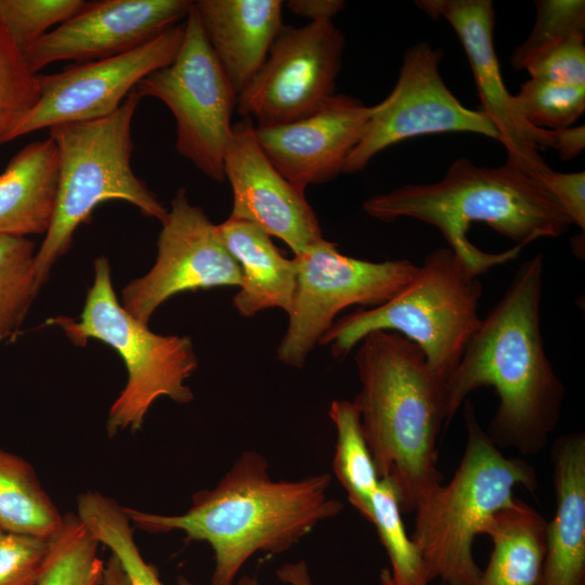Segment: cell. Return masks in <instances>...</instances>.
Here are the masks:
<instances>
[{"mask_svg":"<svg viewBox=\"0 0 585 585\" xmlns=\"http://www.w3.org/2000/svg\"><path fill=\"white\" fill-rule=\"evenodd\" d=\"M466 443L452 479L440 484L415 507L411 535L422 562L426 581L473 585L481 569L473 558V541L489 519L515 498L516 487L534 493V467L506 456L479 422L472 402L463 403Z\"/></svg>","mask_w":585,"mask_h":585,"instance_id":"5b68a950","label":"cell"},{"mask_svg":"<svg viewBox=\"0 0 585 585\" xmlns=\"http://www.w3.org/2000/svg\"><path fill=\"white\" fill-rule=\"evenodd\" d=\"M432 20H445L456 32L472 69L482 109L498 132L507 161L541 179L551 170L540 148L556 150L567 161L585 146L584 126L552 131L528 123L508 92L494 47L495 12L491 0H417Z\"/></svg>","mask_w":585,"mask_h":585,"instance_id":"8fae6325","label":"cell"},{"mask_svg":"<svg viewBox=\"0 0 585 585\" xmlns=\"http://www.w3.org/2000/svg\"><path fill=\"white\" fill-rule=\"evenodd\" d=\"M58 185V154L49 136L20 150L0 173V235L46 234Z\"/></svg>","mask_w":585,"mask_h":585,"instance_id":"7402d4cb","label":"cell"},{"mask_svg":"<svg viewBox=\"0 0 585 585\" xmlns=\"http://www.w3.org/2000/svg\"><path fill=\"white\" fill-rule=\"evenodd\" d=\"M296 289L287 329L277 347L278 361L302 368L309 354L351 306L375 308L399 295L418 265L407 259L374 262L341 253L325 238L295 256Z\"/></svg>","mask_w":585,"mask_h":585,"instance_id":"30bf717a","label":"cell"},{"mask_svg":"<svg viewBox=\"0 0 585 585\" xmlns=\"http://www.w3.org/2000/svg\"><path fill=\"white\" fill-rule=\"evenodd\" d=\"M534 26L511 54V65H525L551 47L576 35H585L584 0H537Z\"/></svg>","mask_w":585,"mask_h":585,"instance_id":"1f68e13d","label":"cell"},{"mask_svg":"<svg viewBox=\"0 0 585 585\" xmlns=\"http://www.w3.org/2000/svg\"><path fill=\"white\" fill-rule=\"evenodd\" d=\"M47 324L57 326L75 346L95 339L112 347L122 359L127 382L113 402L106 420L107 435L125 429L138 431L159 398L186 404L194 394L185 381L198 366L188 336L153 333L148 324L133 317L117 299L107 257L94 260V280L79 320L55 316Z\"/></svg>","mask_w":585,"mask_h":585,"instance_id":"ba28073f","label":"cell"},{"mask_svg":"<svg viewBox=\"0 0 585 585\" xmlns=\"http://www.w3.org/2000/svg\"><path fill=\"white\" fill-rule=\"evenodd\" d=\"M482 294L479 277L450 247L435 248L399 295L336 320L318 344L343 359L368 333L394 332L421 349L432 373L445 384L480 325Z\"/></svg>","mask_w":585,"mask_h":585,"instance_id":"52a82bcc","label":"cell"},{"mask_svg":"<svg viewBox=\"0 0 585 585\" xmlns=\"http://www.w3.org/2000/svg\"><path fill=\"white\" fill-rule=\"evenodd\" d=\"M442 58L443 51L426 41L405 50L396 83L385 100L374 105L343 173L364 170L385 148L415 136L470 132L498 141L487 115L463 105L447 88L439 70Z\"/></svg>","mask_w":585,"mask_h":585,"instance_id":"7c38bea8","label":"cell"},{"mask_svg":"<svg viewBox=\"0 0 585 585\" xmlns=\"http://www.w3.org/2000/svg\"><path fill=\"white\" fill-rule=\"evenodd\" d=\"M374 106L336 93L314 113L277 126L256 127L274 167L295 186L326 183L341 172L361 141Z\"/></svg>","mask_w":585,"mask_h":585,"instance_id":"ac0fdd59","label":"cell"},{"mask_svg":"<svg viewBox=\"0 0 585 585\" xmlns=\"http://www.w3.org/2000/svg\"><path fill=\"white\" fill-rule=\"evenodd\" d=\"M543 269L542 253L519 266L444 384L445 428L471 392L492 387L498 406L485 431L500 450L523 456L546 446L566 396L542 334Z\"/></svg>","mask_w":585,"mask_h":585,"instance_id":"6da1fadb","label":"cell"},{"mask_svg":"<svg viewBox=\"0 0 585 585\" xmlns=\"http://www.w3.org/2000/svg\"><path fill=\"white\" fill-rule=\"evenodd\" d=\"M346 39L332 22L282 28L269 55L237 96L236 110L270 127L303 118L336 94Z\"/></svg>","mask_w":585,"mask_h":585,"instance_id":"4fadbf2b","label":"cell"},{"mask_svg":"<svg viewBox=\"0 0 585 585\" xmlns=\"http://www.w3.org/2000/svg\"><path fill=\"white\" fill-rule=\"evenodd\" d=\"M51 536L17 533L0 525V585H37L50 552Z\"/></svg>","mask_w":585,"mask_h":585,"instance_id":"836d02e7","label":"cell"},{"mask_svg":"<svg viewBox=\"0 0 585 585\" xmlns=\"http://www.w3.org/2000/svg\"><path fill=\"white\" fill-rule=\"evenodd\" d=\"M512 98L522 118L531 126L545 130L571 128L585 110V86L530 78Z\"/></svg>","mask_w":585,"mask_h":585,"instance_id":"4dcf8cb0","label":"cell"},{"mask_svg":"<svg viewBox=\"0 0 585 585\" xmlns=\"http://www.w3.org/2000/svg\"><path fill=\"white\" fill-rule=\"evenodd\" d=\"M379 585H396L391 576L389 568H384L379 573ZM447 585V584H444Z\"/></svg>","mask_w":585,"mask_h":585,"instance_id":"ab89813d","label":"cell"},{"mask_svg":"<svg viewBox=\"0 0 585 585\" xmlns=\"http://www.w3.org/2000/svg\"><path fill=\"white\" fill-rule=\"evenodd\" d=\"M39 98L38 74L31 70L0 18V145L12 141Z\"/></svg>","mask_w":585,"mask_h":585,"instance_id":"f546056e","label":"cell"},{"mask_svg":"<svg viewBox=\"0 0 585 585\" xmlns=\"http://www.w3.org/2000/svg\"><path fill=\"white\" fill-rule=\"evenodd\" d=\"M280 575L285 582H289L292 585H311L307 568L303 563H297V564H289L284 567L280 571ZM179 581H181L184 585H194L187 580L180 577ZM237 585H261L256 578L244 575L242 576Z\"/></svg>","mask_w":585,"mask_h":585,"instance_id":"74e56055","label":"cell"},{"mask_svg":"<svg viewBox=\"0 0 585 585\" xmlns=\"http://www.w3.org/2000/svg\"><path fill=\"white\" fill-rule=\"evenodd\" d=\"M184 23L120 55L83 62L41 75L40 98L12 140L55 126L106 117L118 109L136 84L170 64L178 54Z\"/></svg>","mask_w":585,"mask_h":585,"instance_id":"9a60e30c","label":"cell"},{"mask_svg":"<svg viewBox=\"0 0 585 585\" xmlns=\"http://www.w3.org/2000/svg\"><path fill=\"white\" fill-rule=\"evenodd\" d=\"M84 0H0V18L15 43L24 51L50 31L70 20Z\"/></svg>","mask_w":585,"mask_h":585,"instance_id":"d6a6232c","label":"cell"},{"mask_svg":"<svg viewBox=\"0 0 585 585\" xmlns=\"http://www.w3.org/2000/svg\"><path fill=\"white\" fill-rule=\"evenodd\" d=\"M358 346L360 391L352 403L379 479L390 480L402 511L413 512L443 483L437 444L445 429L444 382L398 333L374 330Z\"/></svg>","mask_w":585,"mask_h":585,"instance_id":"277c9868","label":"cell"},{"mask_svg":"<svg viewBox=\"0 0 585 585\" xmlns=\"http://www.w3.org/2000/svg\"><path fill=\"white\" fill-rule=\"evenodd\" d=\"M134 91L161 101L176 120V148L213 181L224 178V155L232 135L235 94L192 8L178 54L144 77Z\"/></svg>","mask_w":585,"mask_h":585,"instance_id":"9c48e42d","label":"cell"},{"mask_svg":"<svg viewBox=\"0 0 585 585\" xmlns=\"http://www.w3.org/2000/svg\"><path fill=\"white\" fill-rule=\"evenodd\" d=\"M546 524L540 511L517 497L495 512L482 532L493 547L473 585H537Z\"/></svg>","mask_w":585,"mask_h":585,"instance_id":"603a6c76","label":"cell"},{"mask_svg":"<svg viewBox=\"0 0 585 585\" xmlns=\"http://www.w3.org/2000/svg\"><path fill=\"white\" fill-rule=\"evenodd\" d=\"M221 238L240 269L242 281L233 306L244 317L269 309L290 311L297 266L285 258L271 236L256 224L229 217L218 224Z\"/></svg>","mask_w":585,"mask_h":585,"instance_id":"44dd1931","label":"cell"},{"mask_svg":"<svg viewBox=\"0 0 585 585\" xmlns=\"http://www.w3.org/2000/svg\"><path fill=\"white\" fill-rule=\"evenodd\" d=\"M329 473L297 481H274L260 453L245 451L213 489L196 492L180 515L126 508L132 526L154 534L181 531L188 541L207 542L214 568L211 585H233L257 551L281 554L320 522L339 515L343 504L330 498Z\"/></svg>","mask_w":585,"mask_h":585,"instance_id":"3957f363","label":"cell"},{"mask_svg":"<svg viewBox=\"0 0 585 585\" xmlns=\"http://www.w3.org/2000/svg\"><path fill=\"white\" fill-rule=\"evenodd\" d=\"M240 269L225 247L218 224L191 204L185 188L174 194L157 239L152 269L121 290V304L144 324L169 298L185 291L239 287Z\"/></svg>","mask_w":585,"mask_h":585,"instance_id":"5bb4252c","label":"cell"},{"mask_svg":"<svg viewBox=\"0 0 585 585\" xmlns=\"http://www.w3.org/2000/svg\"><path fill=\"white\" fill-rule=\"evenodd\" d=\"M224 178L233 194L231 218L256 224L283 240L295 256L324 238L304 191L290 183L266 157L250 118L233 125L224 155Z\"/></svg>","mask_w":585,"mask_h":585,"instance_id":"e0dca14e","label":"cell"},{"mask_svg":"<svg viewBox=\"0 0 585 585\" xmlns=\"http://www.w3.org/2000/svg\"><path fill=\"white\" fill-rule=\"evenodd\" d=\"M190 0H101L23 52L36 74L60 61L90 62L132 51L186 18Z\"/></svg>","mask_w":585,"mask_h":585,"instance_id":"2e32d148","label":"cell"},{"mask_svg":"<svg viewBox=\"0 0 585 585\" xmlns=\"http://www.w3.org/2000/svg\"><path fill=\"white\" fill-rule=\"evenodd\" d=\"M328 415L336 429L334 472L350 504L370 522L372 496L379 477L352 402L335 400Z\"/></svg>","mask_w":585,"mask_h":585,"instance_id":"d4e9b609","label":"cell"},{"mask_svg":"<svg viewBox=\"0 0 585 585\" xmlns=\"http://www.w3.org/2000/svg\"><path fill=\"white\" fill-rule=\"evenodd\" d=\"M208 43L235 94L249 84L280 35V0L193 1Z\"/></svg>","mask_w":585,"mask_h":585,"instance_id":"ffe728a7","label":"cell"},{"mask_svg":"<svg viewBox=\"0 0 585 585\" xmlns=\"http://www.w3.org/2000/svg\"><path fill=\"white\" fill-rule=\"evenodd\" d=\"M63 515L43 489L34 467L0 448V525L9 531L49 537Z\"/></svg>","mask_w":585,"mask_h":585,"instance_id":"cb8c5ba5","label":"cell"},{"mask_svg":"<svg viewBox=\"0 0 585 585\" xmlns=\"http://www.w3.org/2000/svg\"><path fill=\"white\" fill-rule=\"evenodd\" d=\"M402 509L393 483L380 478L372 496L370 522L390 560V573L396 585H429L426 581L419 550L407 535Z\"/></svg>","mask_w":585,"mask_h":585,"instance_id":"f1b7e54d","label":"cell"},{"mask_svg":"<svg viewBox=\"0 0 585 585\" xmlns=\"http://www.w3.org/2000/svg\"><path fill=\"white\" fill-rule=\"evenodd\" d=\"M141 96L133 90L113 114L49 129L58 154V185L52 223L35 255L37 286L70 249L78 226L100 204L130 203L160 223L168 210L131 168V127Z\"/></svg>","mask_w":585,"mask_h":585,"instance_id":"8992f818","label":"cell"},{"mask_svg":"<svg viewBox=\"0 0 585 585\" xmlns=\"http://www.w3.org/2000/svg\"><path fill=\"white\" fill-rule=\"evenodd\" d=\"M36 251L28 237L0 235V342L17 333L39 291Z\"/></svg>","mask_w":585,"mask_h":585,"instance_id":"83f0119b","label":"cell"},{"mask_svg":"<svg viewBox=\"0 0 585 585\" xmlns=\"http://www.w3.org/2000/svg\"><path fill=\"white\" fill-rule=\"evenodd\" d=\"M287 8L296 15L306 17L311 22L332 21V18L344 10L346 2L342 0H290Z\"/></svg>","mask_w":585,"mask_h":585,"instance_id":"8d00e7d4","label":"cell"},{"mask_svg":"<svg viewBox=\"0 0 585 585\" xmlns=\"http://www.w3.org/2000/svg\"><path fill=\"white\" fill-rule=\"evenodd\" d=\"M524 69L531 79L585 86V35H576L546 50Z\"/></svg>","mask_w":585,"mask_h":585,"instance_id":"e575fe53","label":"cell"},{"mask_svg":"<svg viewBox=\"0 0 585 585\" xmlns=\"http://www.w3.org/2000/svg\"><path fill=\"white\" fill-rule=\"evenodd\" d=\"M362 208L382 222L412 218L435 227L478 277L572 225L547 187L508 161L489 168L458 158L440 181L395 187Z\"/></svg>","mask_w":585,"mask_h":585,"instance_id":"7a4b0ae2","label":"cell"},{"mask_svg":"<svg viewBox=\"0 0 585 585\" xmlns=\"http://www.w3.org/2000/svg\"><path fill=\"white\" fill-rule=\"evenodd\" d=\"M551 464L555 512L537 585H585V433L559 435Z\"/></svg>","mask_w":585,"mask_h":585,"instance_id":"d6986e66","label":"cell"},{"mask_svg":"<svg viewBox=\"0 0 585 585\" xmlns=\"http://www.w3.org/2000/svg\"><path fill=\"white\" fill-rule=\"evenodd\" d=\"M99 545L77 514L63 515L37 585H102L105 564Z\"/></svg>","mask_w":585,"mask_h":585,"instance_id":"4316f807","label":"cell"},{"mask_svg":"<svg viewBox=\"0 0 585 585\" xmlns=\"http://www.w3.org/2000/svg\"><path fill=\"white\" fill-rule=\"evenodd\" d=\"M77 515L99 543L120 561L132 585H164L155 567L144 560L136 546L126 507L102 493L84 492L77 498ZM178 584L184 585L181 581Z\"/></svg>","mask_w":585,"mask_h":585,"instance_id":"484cf974","label":"cell"},{"mask_svg":"<svg viewBox=\"0 0 585 585\" xmlns=\"http://www.w3.org/2000/svg\"><path fill=\"white\" fill-rule=\"evenodd\" d=\"M540 181L554 195L572 224L585 230V172L550 170Z\"/></svg>","mask_w":585,"mask_h":585,"instance_id":"d590c367","label":"cell"},{"mask_svg":"<svg viewBox=\"0 0 585 585\" xmlns=\"http://www.w3.org/2000/svg\"><path fill=\"white\" fill-rule=\"evenodd\" d=\"M102 585H132L122 564L114 555H110L105 566Z\"/></svg>","mask_w":585,"mask_h":585,"instance_id":"f35d334b","label":"cell"}]
</instances>
